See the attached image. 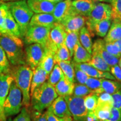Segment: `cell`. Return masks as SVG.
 <instances>
[{
  "label": "cell",
  "mask_w": 121,
  "mask_h": 121,
  "mask_svg": "<svg viewBox=\"0 0 121 121\" xmlns=\"http://www.w3.org/2000/svg\"><path fill=\"white\" fill-rule=\"evenodd\" d=\"M67 32L62 25L56 22L51 28L49 33V41L55 47L58 48L65 43Z\"/></svg>",
  "instance_id": "obj_16"
},
{
  "label": "cell",
  "mask_w": 121,
  "mask_h": 121,
  "mask_svg": "<svg viewBox=\"0 0 121 121\" xmlns=\"http://www.w3.org/2000/svg\"><path fill=\"white\" fill-rule=\"evenodd\" d=\"M13 78L9 73H0V121H6L4 113V104Z\"/></svg>",
  "instance_id": "obj_10"
},
{
  "label": "cell",
  "mask_w": 121,
  "mask_h": 121,
  "mask_svg": "<svg viewBox=\"0 0 121 121\" xmlns=\"http://www.w3.org/2000/svg\"><path fill=\"white\" fill-rule=\"evenodd\" d=\"M5 26L6 34L11 35L19 38L22 37L19 27L10 11L8 12L6 17Z\"/></svg>",
  "instance_id": "obj_25"
},
{
  "label": "cell",
  "mask_w": 121,
  "mask_h": 121,
  "mask_svg": "<svg viewBox=\"0 0 121 121\" xmlns=\"http://www.w3.org/2000/svg\"><path fill=\"white\" fill-rule=\"evenodd\" d=\"M33 71V74L30 86V96L37 87L45 82L48 76L47 72L39 66L36 67Z\"/></svg>",
  "instance_id": "obj_21"
},
{
  "label": "cell",
  "mask_w": 121,
  "mask_h": 121,
  "mask_svg": "<svg viewBox=\"0 0 121 121\" xmlns=\"http://www.w3.org/2000/svg\"><path fill=\"white\" fill-rule=\"evenodd\" d=\"M115 43L117 45V46L118 47L119 52H120L121 54V39H119V40H117V41L115 42Z\"/></svg>",
  "instance_id": "obj_53"
},
{
  "label": "cell",
  "mask_w": 121,
  "mask_h": 121,
  "mask_svg": "<svg viewBox=\"0 0 121 121\" xmlns=\"http://www.w3.org/2000/svg\"><path fill=\"white\" fill-rule=\"evenodd\" d=\"M49 107L53 114L60 118L72 117L68 108L67 103L62 96H58Z\"/></svg>",
  "instance_id": "obj_19"
},
{
  "label": "cell",
  "mask_w": 121,
  "mask_h": 121,
  "mask_svg": "<svg viewBox=\"0 0 121 121\" xmlns=\"http://www.w3.org/2000/svg\"><path fill=\"white\" fill-rule=\"evenodd\" d=\"M121 89V84L120 82L112 80L102 78L100 94L104 92L112 95Z\"/></svg>",
  "instance_id": "obj_26"
},
{
  "label": "cell",
  "mask_w": 121,
  "mask_h": 121,
  "mask_svg": "<svg viewBox=\"0 0 121 121\" xmlns=\"http://www.w3.org/2000/svg\"><path fill=\"white\" fill-rule=\"evenodd\" d=\"M105 121H121V110L112 107L110 116Z\"/></svg>",
  "instance_id": "obj_45"
},
{
  "label": "cell",
  "mask_w": 121,
  "mask_h": 121,
  "mask_svg": "<svg viewBox=\"0 0 121 121\" xmlns=\"http://www.w3.org/2000/svg\"><path fill=\"white\" fill-rule=\"evenodd\" d=\"M111 6L112 10V16L121 10V0H113V2L111 3Z\"/></svg>",
  "instance_id": "obj_47"
},
{
  "label": "cell",
  "mask_w": 121,
  "mask_h": 121,
  "mask_svg": "<svg viewBox=\"0 0 121 121\" xmlns=\"http://www.w3.org/2000/svg\"><path fill=\"white\" fill-rule=\"evenodd\" d=\"M91 93H94L93 91L89 89L85 85L80 84L78 83L74 85L72 95L78 97L84 98L85 96Z\"/></svg>",
  "instance_id": "obj_37"
},
{
  "label": "cell",
  "mask_w": 121,
  "mask_h": 121,
  "mask_svg": "<svg viewBox=\"0 0 121 121\" xmlns=\"http://www.w3.org/2000/svg\"></svg>",
  "instance_id": "obj_58"
},
{
  "label": "cell",
  "mask_w": 121,
  "mask_h": 121,
  "mask_svg": "<svg viewBox=\"0 0 121 121\" xmlns=\"http://www.w3.org/2000/svg\"><path fill=\"white\" fill-rule=\"evenodd\" d=\"M110 72L116 79L121 82V69L118 65H116L110 67Z\"/></svg>",
  "instance_id": "obj_46"
},
{
  "label": "cell",
  "mask_w": 121,
  "mask_h": 121,
  "mask_svg": "<svg viewBox=\"0 0 121 121\" xmlns=\"http://www.w3.org/2000/svg\"><path fill=\"white\" fill-rule=\"evenodd\" d=\"M9 11V7L6 3H0V33L6 34L5 20Z\"/></svg>",
  "instance_id": "obj_36"
},
{
  "label": "cell",
  "mask_w": 121,
  "mask_h": 121,
  "mask_svg": "<svg viewBox=\"0 0 121 121\" xmlns=\"http://www.w3.org/2000/svg\"><path fill=\"white\" fill-rule=\"evenodd\" d=\"M1 0H0V3H1Z\"/></svg>",
  "instance_id": "obj_57"
},
{
  "label": "cell",
  "mask_w": 121,
  "mask_h": 121,
  "mask_svg": "<svg viewBox=\"0 0 121 121\" xmlns=\"http://www.w3.org/2000/svg\"><path fill=\"white\" fill-rule=\"evenodd\" d=\"M22 93L13 80L4 104V113L6 117L19 113L22 109Z\"/></svg>",
  "instance_id": "obj_5"
},
{
  "label": "cell",
  "mask_w": 121,
  "mask_h": 121,
  "mask_svg": "<svg viewBox=\"0 0 121 121\" xmlns=\"http://www.w3.org/2000/svg\"><path fill=\"white\" fill-rule=\"evenodd\" d=\"M112 21V19H105L95 24L94 27V34L100 37H105L111 25Z\"/></svg>",
  "instance_id": "obj_31"
},
{
  "label": "cell",
  "mask_w": 121,
  "mask_h": 121,
  "mask_svg": "<svg viewBox=\"0 0 121 121\" xmlns=\"http://www.w3.org/2000/svg\"><path fill=\"white\" fill-rule=\"evenodd\" d=\"M0 45L12 65L14 66L25 65L23 42L20 38L0 33Z\"/></svg>",
  "instance_id": "obj_1"
},
{
  "label": "cell",
  "mask_w": 121,
  "mask_h": 121,
  "mask_svg": "<svg viewBox=\"0 0 121 121\" xmlns=\"http://www.w3.org/2000/svg\"><path fill=\"white\" fill-rule=\"evenodd\" d=\"M61 69L63 75L69 81L75 82V68L71 61H60L57 62Z\"/></svg>",
  "instance_id": "obj_29"
},
{
  "label": "cell",
  "mask_w": 121,
  "mask_h": 121,
  "mask_svg": "<svg viewBox=\"0 0 121 121\" xmlns=\"http://www.w3.org/2000/svg\"><path fill=\"white\" fill-rule=\"evenodd\" d=\"M113 99V107L121 110V89L112 95Z\"/></svg>",
  "instance_id": "obj_44"
},
{
  "label": "cell",
  "mask_w": 121,
  "mask_h": 121,
  "mask_svg": "<svg viewBox=\"0 0 121 121\" xmlns=\"http://www.w3.org/2000/svg\"><path fill=\"white\" fill-rule=\"evenodd\" d=\"M54 59L56 63L60 61H71V57L69 51L65 43L57 48L54 54Z\"/></svg>",
  "instance_id": "obj_33"
},
{
  "label": "cell",
  "mask_w": 121,
  "mask_h": 121,
  "mask_svg": "<svg viewBox=\"0 0 121 121\" xmlns=\"http://www.w3.org/2000/svg\"><path fill=\"white\" fill-rule=\"evenodd\" d=\"M92 53L99 55L110 67L117 65L119 59L110 54L105 47V42L102 39H98L93 44Z\"/></svg>",
  "instance_id": "obj_12"
},
{
  "label": "cell",
  "mask_w": 121,
  "mask_h": 121,
  "mask_svg": "<svg viewBox=\"0 0 121 121\" xmlns=\"http://www.w3.org/2000/svg\"><path fill=\"white\" fill-rule=\"evenodd\" d=\"M73 62L76 63H88L91 58L90 54L80 43L77 42L73 50Z\"/></svg>",
  "instance_id": "obj_23"
},
{
  "label": "cell",
  "mask_w": 121,
  "mask_h": 121,
  "mask_svg": "<svg viewBox=\"0 0 121 121\" xmlns=\"http://www.w3.org/2000/svg\"><path fill=\"white\" fill-rule=\"evenodd\" d=\"M10 64L5 52L0 45V73H9Z\"/></svg>",
  "instance_id": "obj_39"
},
{
  "label": "cell",
  "mask_w": 121,
  "mask_h": 121,
  "mask_svg": "<svg viewBox=\"0 0 121 121\" xmlns=\"http://www.w3.org/2000/svg\"><path fill=\"white\" fill-rule=\"evenodd\" d=\"M44 55L42 58L39 66L41 67L49 76L53 69L56 62L54 59V53L49 49H45Z\"/></svg>",
  "instance_id": "obj_24"
},
{
  "label": "cell",
  "mask_w": 121,
  "mask_h": 121,
  "mask_svg": "<svg viewBox=\"0 0 121 121\" xmlns=\"http://www.w3.org/2000/svg\"><path fill=\"white\" fill-rule=\"evenodd\" d=\"M74 68H75V78L78 84L85 85V83L89 78V76L84 72L75 66H74Z\"/></svg>",
  "instance_id": "obj_42"
},
{
  "label": "cell",
  "mask_w": 121,
  "mask_h": 121,
  "mask_svg": "<svg viewBox=\"0 0 121 121\" xmlns=\"http://www.w3.org/2000/svg\"><path fill=\"white\" fill-rule=\"evenodd\" d=\"M28 6L36 13H52L56 4L46 0H27Z\"/></svg>",
  "instance_id": "obj_15"
},
{
  "label": "cell",
  "mask_w": 121,
  "mask_h": 121,
  "mask_svg": "<svg viewBox=\"0 0 121 121\" xmlns=\"http://www.w3.org/2000/svg\"><path fill=\"white\" fill-rule=\"evenodd\" d=\"M112 106L97 105L93 113L98 121H105L110 116Z\"/></svg>",
  "instance_id": "obj_30"
},
{
  "label": "cell",
  "mask_w": 121,
  "mask_h": 121,
  "mask_svg": "<svg viewBox=\"0 0 121 121\" xmlns=\"http://www.w3.org/2000/svg\"><path fill=\"white\" fill-rule=\"evenodd\" d=\"M111 5L107 3L99 2L95 4L93 10L88 17H87L86 25V28L90 32L91 35L94 36V27L95 24L105 19H112Z\"/></svg>",
  "instance_id": "obj_6"
},
{
  "label": "cell",
  "mask_w": 121,
  "mask_h": 121,
  "mask_svg": "<svg viewBox=\"0 0 121 121\" xmlns=\"http://www.w3.org/2000/svg\"><path fill=\"white\" fill-rule=\"evenodd\" d=\"M63 98L74 119L76 121H86L88 111L85 106L84 98L78 97L72 95Z\"/></svg>",
  "instance_id": "obj_8"
},
{
  "label": "cell",
  "mask_w": 121,
  "mask_h": 121,
  "mask_svg": "<svg viewBox=\"0 0 121 121\" xmlns=\"http://www.w3.org/2000/svg\"><path fill=\"white\" fill-rule=\"evenodd\" d=\"M79 40V32L67 33L65 44L69 50L71 57L73 56V50L77 42Z\"/></svg>",
  "instance_id": "obj_32"
},
{
  "label": "cell",
  "mask_w": 121,
  "mask_h": 121,
  "mask_svg": "<svg viewBox=\"0 0 121 121\" xmlns=\"http://www.w3.org/2000/svg\"><path fill=\"white\" fill-rule=\"evenodd\" d=\"M9 121H31V118L26 107H25L22 109L20 113L17 117L13 120L10 119Z\"/></svg>",
  "instance_id": "obj_43"
},
{
  "label": "cell",
  "mask_w": 121,
  "mask_h": 121,
  "mask_svg": "<svg viewBox=\"0 0 121 121\" xmlns=\"http://www.w3.org/2000/svg\"><path fill=\"white\" fill-rule=\"evenodd\" d=\"M112 20L108 33L104 37L105 42H115L121 39V20L114 19Z\"/></svg>",
  "instance_id": "obj_22"
},
{
  "label": "cell",
  "mask_w": 121,
  "mask_h": 121,
  "mask_svg": "<svg viewBox=\"0 0 121 121\" xmlns=\"http://www.w3.org/2000/svg\"><path fill=\"white\" fill-rule=\"evenodd\" d=\"M45 48L38 43L29 44L25 49V60L32 70L39 66L45 53Z\"/></svg>",
  "instance_id": "obj_9"
},
{
  "label": "cell",
  "mask_w": 121,
  "mask_h": 121,
  "mask_svg": "<svg viewBox=\"0 0 121 121\" xmlns=\"http://www.w3.org/2000/svg\"><path fill=\"white\" fill-rule=\"evenodd\" d=\"M71 2V0H65L56 4L52 14L57 22H60L69 15L76 13L72 7Z\"/></svg>",
  "instance_id": "obj_13"
},
{
  "label": "cell",
  "mask_w": 121,
  "mask_h": 121,
  "mask_svg": "<svg viewBox=\"0 0 121 121\" xmlns=\"http://www.w3.org/2000/svg\"><path fill=\"white\" fill-rule=\"evenodd\" d=\"M75 84L69 81L64 75H62L60 81L54 86L58 96L65 97L72 95Z\"/></svg>",
  "instance_id": "obj_20"
},
{
  "label": "cell",
  "mask_w": 121,
  "mask_h": 121,
  "mask_svg": "<svg viewBox=\"0 0 121 121\" xmlns=\"http://www.w3.org/2000/svg\"><path fill=\"white\" fill-rule=\"evenodd\" d=\"M73 121V119H72V117H66L60 118V121Z\"/></svg>",
  "instance_id": "obj_51"
},
{
  "label": "cell",
  "mask_w": 121,
  "mask_h": 121,
  "mask_svg": "<svg viewBox=\"0 0 121 121\" xmlns=\"http://www.w3.org/2000/svg\"><path fill=\"white\" fill-rule=\"evenodd\" d=\"M86 20L87 17L74 13L69 15L59 23L62 25L67 33L79 32L85 25Z\"/></svg>",
  "instance_id": "obj_11"
},
{
  "label": "cell",
  "mask_w": 121,
  "mask_h": 121,
  "mask_svg": "<svg viewBox=\"0 0 121 121\" xmlns=\"http://www.w3.org/2000/svg\"><path fill=\"white\" fill-rule=\"evenodd\" d=\"M63 75V73L61 69L57 63L54 65L53 69L48 76L49 77H48V82L54 86L60 80Z\"/></svg>",
  "instance_id": "obj_34"
},
{
  "label": "cell",
  "mask_w": 121,
  "mask_h": 121,
  "mask_svg": "<svg viewBox=\"0 0 121 121\" xmlns=\"http://www.w3.org/2000/svg\"><path fill=\"white\" fill-rule=\"evenodd\" d=\"M51 29V28L48 27L29 26L24 35V42L26 44H40L45 48L49 42Z\"/></svg>",
  "instance_id": "obj_7"
},
{
  "label": "cell",
  "mask_w": 121,
  "mask_h": 121,
  "mask_svg": "<svg viewBox=\"0 0 121 121\" xmlns=\"http://www.w3.org/2000/svg\"><path fill=\"white\" fill-rule=\"evenodd\" d=\"M46 1H49V2L54 3V4H57V3L61 2V1H65V0H46Z\"/></svg>",
  "instance_id": "obj_54"
},
{
  "label": "cell",
  "mask_w": 121,
  "mask_h": 121,
  "mask_svg": "<svg viewBox=\"0 0 121 121\" xmlns=\"http://www.w3.org/2000/svg\"><path fill=\"white\" fill-rule=\"evenodd\" d=\"M33 71L26 65L15 66L11 71V76L15 84L20 89L22 95V105L25 107L30 103V86Z\"/></svg>",
  "instance_id": "obj_2"
},
{
  "label": "cell",
  "mask_w": 121,
  "mask_h": 121,
  "mask_svg": "<svg viewBox=\"0 0 121 121\" xmlns=\"http://www.w3.org/2000/svg\"><path fill=\"white\" fill-rule=\"evenodd\" d=\"M46 113L47 121H60V118L57 117L56 116L53 114L50 107L48 108L47 110L46 111Z\"/></svg>",
  "instance_id": "obj_48"
},
{
  "label": "cell",
  "mask_w": 121,
  "mask_h": 121,
  "mask_svg": "<svg viewBox=\"0 0 121 121\" xmlns=\"http://www.w3.org/2000/svg\"><path fill=\"white\" fill-rule=\"evenodd\" d=\"M118 19L119 20H121V10L120 11L118 12L117 13H116V14L113 15L112 16V19Z\"/></svg>",
  "instance_id": "obj_50"
},
{
  "label": "cell",
  "mask_w": 121,
  "mask_h": 121,
  "mask_svg": "<svg viewBox=\"0 0 121 121\" xmlns=\"http://www.w3.org/2000/svg\"><path fill=\"white\" fill-rule=\"evenodd\" d=\"M1 1H9V2H11V1H19V0H1Z\"/></svg>",
  "instance_id": "obj_56"
},
{
  "label": "cell",
  "mask_w": 121,
  "mask_h": 121,
  "mask_svg": "<svg viewBox=\"0 0 121 121\" xmlns=\"http://www.w3.org/2000/svg\"><path fill=\"white\" fill-rule=\"evenodd\" d=\"M95 2H104V3H110L113 2V0H94Z\"/></svg>",
  "instance_id": "obj_52"
},
{
  "label": "cell",
  "mask_w": 121,
  "mask_h": 121,
  "mask_svg": "<svg viewBox=\"0 0 121 121\" xmlns=\"http://www.w3.org/2000/svg\"><path fill=\"white\" fill-rule=\"evenodd\" d=\"M98 105H109L113 107V99L112 95L104 92L98 95Z\"/></svg>",
  "instance_id": "obj_40"
},
{
  "label": "cell",
  "mask_w": 121,
  "mask_h": 121,
  "mask_svg": "<svg viewBox=\"0 0 121 121\" xmlns=\"http://www.w3.org/2000/svg\"><path fill=\"white\" fill-rule=\"evenodd\" d=\"M96 2L94 0H73L71 6L76 14L88 17L93 10Z\"/></svg>",
  "instance_id": "obj_17"
},
{
  "label": "cell",
  "mask_w": 121,
  "mask_h": 121,
  "mask_svg": "<svg viewBox=\"0 0 121 121\" xmlns=\"http://www.w3.org/2000/svg\"><path fill=\"white\" fill-rule=\"evenodd\" d=\"M74 66L84 72L89 77L96 78H105L115 80L116 78L109 72H103L98 70L87 63H76L73 62Z\"/></svg>",
  "instance_id": "obj_14"
},
{
  "label": "cell",
  "mask_w": 121,
  "mask_h": 121,
  "mask_svg": "<svg viewBox=\"0 0 121 121\" xmlns=\"http://www.w3.org/2000/svg\"><path fill=\"white\" fill-rule=\"evenodd\" d=\"M58 22L52 13H36L31 17L29 26H38L52 28Z\"/></svg>",
  "instance_id": "obj_18"
},
{
  "label": "cell",
  "mask_w": 121,
  "mask_h": 121,
  "mask_svg": "<svg viewBox=\"0 0 121 121\" xmlns=\"http://www.w3.org/2000/svg\"><path fill=\"white\" fill-rule=\"evenodd\" d=\"M9 11L19 27L22 37H24L34 13L28 6L25 0L11 1L6 3Z\"/></svg>",
  "instance_id": "obj_4"
},
{
  "label": "cell",
  "mask_w": 121,
  "mask_h": 121,
  "mask_svg": "<svg viewBox=\"0 0 121 121\" xmlns=\"http://www.w3.org/2000/svg\"><path fill=\"white\" fill-rule=\"evenodd\" d=\"M98 95L91 93L84 98V104L88 112H93L98 105Z\"/></svg>",
  "instance_id": "obj_35"
},
{
  "label": "cell",
  "mask_w": 121,
  "mask_h": 121,
  "mask_svg": "<svg viewBox=\"0 0 121 121\" xmlns=\"http://www.w3.org/2000/svg\"><path fill=\"white\" fill-rule=\"evenodd\" d=\"M79 42L82 46L90 54L92 53L93 42L91 35L86 27L84 26L79 31Z\"/></svg>",
  "instance_id": "obj_27"
},
{
  "label": "cell",
  "mask_w": 121,
  "mask_h": 121,
  "mask_svg": "<svg viewBox=\"0 0 121 121\" xmlns=\"http://www.w3.org/2000/svg\"><path fill=\"white\" fill-rule=\"evenodd\" d=\"M101 81H102V78H96L89 77L85 83V85L89 89L93 91L94 93L99 95L100 94V90L101 88Z\"/></svg>",
  "instance_id": "obj_38"
},
{
  "label": "cell",
  "mask_w": 121,
  "mask_h": 121,
  "mask_svg": "<svg viewBox=\"0 0 121 121\" xmlns=\"http://www.w3.org/2000/svg\"><path fill=\"white\" fill-rule=\"evenodd\" d=\"M87 63L98 70L103 72L110 71L111 67L99 55L95 53H92L91 58Z\"/></svg>",
  "instance_id": "obj_28"
},
{
  "label": "cell",
  "mask_w": 121,
  "mask_h": 121,
  "mask_svg": "<svg viewBox=\"0 0 121 121\" xmlns=\"http://www.w3.org/2000/svg\"><path fill=\"white\" fill-rule=\"evenodd\" d=\"M30 97L33 109L41 113L45 109L49 108L58 97V95L54 86L48 82H45L34 91Z\"/></svg>",
  "instance_id": "obj_3"
},
{
  "label": "cell",
  "mask_w": 121,
  "mask_h": 121,
  "mask_svg": "<svg viewBox=\"0 0 121 121\" xmlns=\"http://www.w3.org/2000/svg\"><path fill=\"white\" fill-rule=\"evenodd\" d=\"M105 47L110 54L118 58L121 57V54L119 52L118 47L115 42H105Z\"/></svg>",
  "instance_id": "obj_41"
},
{
  "label": "cell",
  "mask_w": 121,
  "mask_h": 121,
  "mask_svg": "<svg viewBox=\"0 0 121 121\" xmlns=\"http://www.w3.org/2000/svg\"><path fill=\"white\" fill-rule=\"evenodd\" d=\"M35 121H47V113H45L39 115V116Z\"/></svg>",
  "instance_id": "obj_49"
},
{
  "label": "cell",
  "mask_w": 121,
  "mask_h": 121,
  "mask_svg": "<svg viewBox=\"0 0 121 121\" xmlns=\"http://www.w3.org/2000/svg\"><path fill=\"white\" fill-rule=\"evenodd\" d=\"M118 64L119 67H120V69H121V58L119 59V60H118Z\"/></svg>",
  "instance_id": "obj_55"
}]
</instances>
